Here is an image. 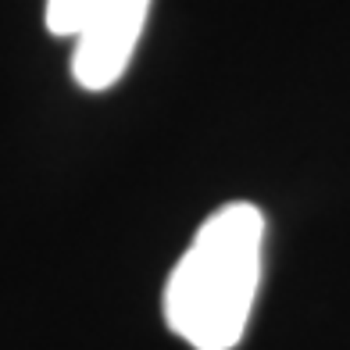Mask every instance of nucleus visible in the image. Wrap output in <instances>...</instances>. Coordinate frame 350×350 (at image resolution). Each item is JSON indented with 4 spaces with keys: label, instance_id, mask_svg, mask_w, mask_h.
<instances>
[{
    "label": "nucleus",
    "instance_id": "1",
    "mask_svg": "<svg viewBox=\"0 0 350 350\" xmlns=\"http://www.w3.org/2000/svg\"><path fill=\"white\" fill-rule=\"evenodd\" d=\"M265 215L247 200L218 208L165 286V318L193 350H232L261 282Z\"/></svg>",
    "mask_w": 350,
    "mask_h": 350
},
{
    "label": "nucleus",
    "instance_id": "2",
    "mask_svg": "<svg viewBox=\"0 0 350 350\" xmlns=\"http://www.w3.org/2000/svg\"><path fill=\"white\" fill-rule=\"evenodd\" d=\"M150 0H46V29L75 40L72 75L83 90H107L125 75L147 25Z\"/></svg>",
    "mask_w": 350,
    "mask_h": 350
}]
</instances>
